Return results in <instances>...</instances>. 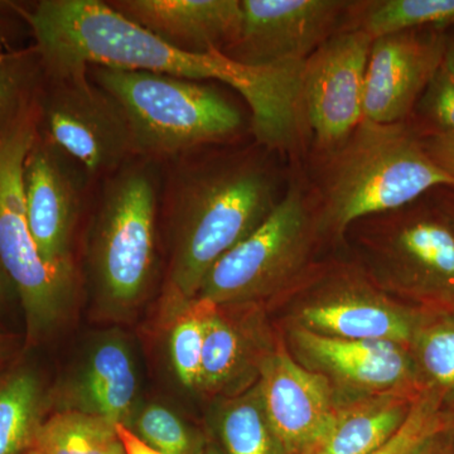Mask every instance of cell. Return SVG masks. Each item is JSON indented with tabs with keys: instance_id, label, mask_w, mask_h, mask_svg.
<instances>
[{
	"instance_id": "6da1fadb",
	"label": "cell",
	"mask_w": 454,
	"mask_h": 454,
	"mask_svg": "<svg viewBox=\"0 0 454 454\" xmlns=\"http://www.w3.org/2000/svg\"><path fill=\"white\" fill-rule=\"evenodd\" d=\"M52 76L94 66L148 71L179 79L216 80L235 89L252 110L262 145L288 148L303 129V64L250 67L219 51L184 52L169 46L100 0H43L27 16Z\"/></svg>"
},
{
	"instance_id": "7a4b0ae2",
	"label": "cell",
	"mask_w": 454,
	"mask_h": 454,
	"mask_svg": "<svg viewBox=\"0 0 454 454\" xmlns=\"http://www.w3.org/2000/svg\"><path fill=\"white\" fill-rule=\"evenodd\" d=\"M324 155L318 217L340 234L357 221L402 210L435 188L454 190L453 176L435 163L405 121H363Z\"/></svg>"
},
{
	"instance_id": "3957f363",
	"label": "cell",
	"mask_w": 454,
	"mask_h": 454,
	"mask_svg": "<svg viewBox=\"0 0 454 454\" xmlns=\"http://www.w3.org/2000/svg\"><path fill=\"white\" fill-rule=\"evenodd\" d=\"M279 200L273 175L253 158L221 160L182 179L175 193L173 291L196 298L215 262L255 231Z\"/></svg>"
},
{
	"instance_id": "277c9868",
	"label": "cell",
	"mask_w": 454,
	"mask_h": 454,
	"mask_svg": "<svg viewBox=\"0 0 454 454\" xmlns=\"http://www.w3.org/2000/svg\"><path fill=\"white\" fill-rule=\"evenodd\" d=\"M92 80L115 98L129 124L133 154L172 157L234 137L243 118L221 92L200 82L94 66Z\"/></svg>"
},
{
	"instance_id": "5b68a950",
	"label": "cell",
	"mask_w": 454,
	"mask_h": 454,
	"mask_svg": "<svg viewBox=\"0 0 454 454\" xmlns=\"http://www.w3.org/2000/svg\"><path fill=\"white\" fill-rule=\"evenodd\" d=\"M35 137V119L27 110L0 139V265L22 303L26 348L59 327L74 294V267L44 262L27 223L23 166Z\"/></svg>"
},
{
	"instance_id": "8992f818",
	"label": "cell",
	"mask_w": 454,
	"mask_h": 454,
	"mask_svg": "<svg viewBox=\"0 0 454 454\" xmlns=\"http://www.w3.org/2000/svg\"><path fill=\"white\" fill-rule=\"evenodd\" d=\"M157 199L153 173L140 166L116 173L104 191L90 260L98 294L110 309L136 306L151 283Z\"/></svg>"
},
{
	"instance_id": "52a82bcc",
	"label": "cell",
	"mask_w": 454,
	"mask_h": 454,
	"mask_svg": "<svg viewBox=\"0 0 454 454\" xmlns=\"http://www.w3.org/2000/svg\"><path fill=\"white\" fill-rule=\"evenodd\" d=\"M309 199L292 182L264 223L215 262L196 298L217 307L244 303L291 279L306 262L312 241Z\"/></svg>"
},
{
	"instance_id": "ba28073f",
	"label": "cell",
	"mask_w": 454,
	"mask_h": 454,
	"mask_svg": "<svg viewBox=\"0 0 454 454\" xmlns=\"http://www.w3.org/2000/svg\"><path fill=\"white\" fill-rule=\"evenodd\" d=\"M88 76L89 70L53 76L43 115L50 142L90 177L121 167L133 145L121 106Z\"/></svg>"
},
{
	"instance_id": "9c48e42d",
	"label": "cell",
	"mask_w": 454,
	"mask_h": 454,
	"mask_svg": "<svg viewBox=\"0 0 454 454\" xmlns=\"http://www.w3.org/2000/svg\"><path fill=\"white\" fill-rule=\"evenodd\" d=\"M372 38L340 29L304 61L301 107L321 154L342 145L364 121V85Z\"/></svg>"
},
{
	"instance_id": "30bf717a",
	"label": "cell",
	"mask_w": 454,
	"mask_h": 454,
	"mask_svg": "<svg viewBox=\"0 0 454 454\" xmlns=\"http://www.w3.org/2000/svg\"><path fill=\"white\" fill-rule=\"evenodd\" d=\"M349 3L342 0H241L238 40L223 55L262 67L301 64L342 29Z\"/></svg>"
},
{
	"instance_id": "8fae6325",
	"label": "cell",
	"mask_w": 454,
	"mask_h": 454,
	"mask_svg": "<svg viewBox=\"0 0 454 454\" xmlns=\"http://www.w3.org/2000/svg\"><path fill=\"white\" fill-rule=\"evenodd\" d=\"M447 31L413 29L372 40L364 85V121H405L443 66Z\"/></svg>"
},
{
	"instance_id": "7c38bea8",
	"label": "cell",
	"mask_w": 454,
	"mask_h": 454,
	"mask_svg": "<svg viewBox=\"0 0 454 454\" xmlns=\"http://www.w3.org/2000/svg\"><path fill=\"white\" fill-rule=\"evenodd\" d=\"M88 178L59 146L35 137L23 166L27 223L41 258L52 267H74L71 238Z\"/></svg>"
},
{
	"instance_id": "4fadbf2b",
	"label": "cell",
	"mask_w": 454,
	"mask_h": 454,
	"mask_svg": "<svg viewBox=\"0 0 454 454\" xmlns=\"http://www.w3.org/2000/svg\"><path fill=\"white\" fill-rule=\"evenodd\" d=\"M259 389L269 426L283 452H315L339 414L327 379L278 351L262 364Z\"/></svg>"
},
{
	"instance_id": "5bb4252c",
	"label": "cell",
	"mask_w": 454,
	"mask_h": 454,
	"mask_svg": "<svg viewBox=\"0 0 454 454\" xmlns=\"http://www.w3.org/2000/svg\"><path fill=\"white\" fill-rule=\"evenodd\" d=\"M394 214L397 221L381 247L391 280L454 307V231L446 214L417 202Z\"/></svg>"
},
{
	"instance_id": "9a60e30c",
	"label": "cell",
	"mask_w": 454,
	"mask_h": 454,
	"mask_svg": "<svg viewBox=\"0 0 454 454\" xmlns=\"http://www.w3.org/2000/svg\"><path fill=\"white\" fill-rule=\"evenodd\" d=\"M109 5L169 46L201 55L232 46L243 22L241 0H115Z\"/></svg>"
},
{
	"instance_id": "2e32d148",
	"label": "cell",
	"mask_w": 454,
	"mask_h": 454,
	"mask_svg": "<svg viewBox=\"0 0 454 454\" xmlns=\"http://www.w3.org/2000/svg\"><path fill=\"white\" fill-rule=\"evenodd\" d=\"M295 340L317 365L360 387H396L414 380L404 346L384 340H343L300 328Z\"/></svg>"
},
{
	"instance_id": "e0dca14e",
	"label": "cell",
	"mask_w": 454,
	"mask_h": 454,
	"mask_svg": "<svg viewBox=\"0 0 454 454\" xmlns=\"http://www.w3.org/2000/svg\"><path fill=\"white\" fill-rule=\"evenodd\" d=\"M420 319L391 304L348 292L306 307L303 328L343 340H384L409 345Z\"/></svg>"
},
{
	"instance_id": "ac0fdd59",
	"label": "cell",
	"mask_w": 454,
	"mask_h": 454,
	"mask_svg": "<svg viewBox=\"0 0 454 454\" xmlns=\"http://www.w3.org/2000/svg\"><path fill=\"white\" fill-rule=\"evenodd\" d=\"M85 413L127 427L137 395V375L127 346L106 340L92 352L80 389Z\"/></svg>"
},
{
	"instance_id": "d6986e66",
	"label": "cell",
	"mask_w": 454,
	"mask_h": 454,
	"mask_svg": "<svg viewBox=\"0 0 454 454\" xmlns=\"http://www.w3.org/2000/svg\"><path fill=\"white\" fill-rule=\"evenodd\" d=\"M46 395L40 375L27 365L0 373V454H27L44 422Z\"/></svg>"
},
{
	"instance_id": "ffe728a7",
	"label": "cell",
	"mask_w": 454,
	"mask_h": 454,
	"mask_svg": "<svg viewBox=\"0 0 454 454\" xmlns=\"http://www.w3.org/2000/svg\"><path fill=\"white\" fill-rule=\"evenodd\" d=\"M454 27V0H370L349 3L342 29H360L372 40L413 29Z\"/></svg>"
},
{
	"instance_id": "44dd1931",
	"label": "cell",
	"mask_w": 454,
	"mask_h": 454,
	"mask_svg": "<svg viewBox=\"0 0 454 454\" xmlns=\"http://www.w3.org/2000/svg\"><path fill=\"white\" fill-rule=\"evenodd\" d=\"M411 405L405 400L391 399L339 413L333 429L312 454H372L396 434Z\"/></svg>"
},
{
	"instance_id": "7402d4cb",
	"label": "cell",
	"mask_w": 454,
	"mask_h": 454,
	"mask_svg": "<svg viewBox=\"0 0 454 454\" xmlns=\"http://www.w3.org/2000/svg\"><path fill=\"white\" fill-rule=\"evenodd\" d=\"M115 424L82 411H62L42 423L32 450L37 454H118Z\"/></svg>"
},
{
	"instance_id": "603a6c76",
	"label": "cell",
	"mask_w": 454,
	"mask_h": 454,
	"mask_svg": "<svg viewBox=\"0 0 454 454\" xmlns=\"http://www.w3.org/2000/svg\"><path fill=\"white\" fill-rule=\"evenodd\" d=\"M247 345L240 331L216 307L206 321L199 389L216 393L243 372Z\"/></svg>"
},
{
	"instance_id": "cb8c5ba5",
	"label": "cell",
	"mask_w": 454,
	"mask_h": 454,
	"mask_svg": "<svg viewBox=\"0 0 454 454\" xmlns=\"http://www.w3.org/2000/svg\"><path fill=\"white\" fill-rule=\"evenodd\" d=\"M411 345L418 366L443 403L452 406L454 420V313L420 319Z\"/></svg>"
},
{
	"instance_id": "d4e9b609",
	"label": "cell",
	"mask_w": 454,
	"mask_h": 454,
	"mask_svg": "<svg viewBox=\"0 0 454 454\" xmlns=\"http://www.w3.org/2000/svg\"><path fill=\"white\" fill-rule=\"evenodd\" d=\"M220 430L229 454H286L269 426L259 387L227 406Z\"/></svg>"
},
{
	"instance_id": "484cf974",
	"label": "cell",
	"mask_w": 454,
	"mask_h": 454,
	"mask_svg": "<svg viewBox=\"0 0 454 454\" xmlns=\"http://www.w3.org/2000/svg\"><path fill=\"white\" fill-rule=\"evenodd\" d=\"M216 307L200 298L184 300V309L170 331L172 365L182 384L191 389H199L206 321Z\"/></svg>"
},
{
	"instance_id": "4316f807",
	"label": "cell",
	"mask_w": 454,
	"mask_h": 454,
	"mask_svg": "<svg viewBox=\"0 0 454 454\" xmlns=\"http://www.w3.org/2000/svg\"><path fill=\"white\" fill-rule=\"evenodd\" d=\"M443 400L428 387L411 402L405 422L396 434L372 454H413L423 443L452 428L450 415L442 411Z\"/></svg>"
},
{
	"instance_id": "83f0119b",
	"label": "cell",
	"mask_w": 454,
	"mask_h": 454,
	"mask_svg": "<svg viewBox=\"0 0 454 454\" xmlns=\"http://www.w3.org/2000/svg\"><path fill=\"white\" fill-rule=\"evenodd\" d=\"M149 448L160 454H196L184 422L166 406L143 409L130 429Z\"/></svg>"
},
{
	"instance_id": "f1b7e54d",
	"label": "cell",
	"mask_w": 454,
	"mask_h": 454,
	"mask_svg": "<svg viewBox=\"0 0 454 454\" xmlns=\"http://www.w3.org/2000/svg\"><path fill=\"white\" fill-rule=\"evenodd\" d=\"M29 80L25 56L0 52V139L27 112Z\"/></svg>"
},
{
	"instance_id": "f546056e",
	"label": "cell",
	"mask_w": 454,
	"mask_h": 454,
	"mask_svg": "<svg viewBox=\"0 0 454 454\" xmlns=\"http://www.w3.org/2000/svg\"><path fill=\"white\" fill-rule=\"evenodd\" d=\"M418 104L423 115L432 122L433 130L454 137V79L443 66Z\"/></svg>"
},
{
	"instance_id": "4dcf8cb0",
	"label": "cell",
	"mask_w": 454,
	"mask_h": 454,
	"mask_svg": "<svg viewBox=\"0 0 454 454\" xmlns=\"http://www.w3.org/2000/svg\"><path fill=\"white\" fill-rule=\"evenodd\" d=\"M419 137L430 157L454 177V137L435 130Z\"/></svg>"
},
{
	"instance_id": "1f68e13d",
	"label": "cell",
	"mask_w": 454,
	"mask_h": 454,
	"mask_svg": "<svg viewBox=\"0 0 454 454\" xmlns=\"http://www.w3.org/2000/svg\"><path fill=\"white\" fill-rule=\"evenodd\" d=\"M116 433L127 454H160L145 446L128 427L122 424H116Z\"/></svg>"
},
{
	"instance_id": "d6a6232c",
	"label": "cell",
	"mask_w": 454,
	"mask_h": 454,
	"mask_svg": "<svg viewBox=\"0 0 454 454\" xmlns=\"http://www.w3.org/2000/svg\"><path fill=\"white\" fill-rule=\"evenodd\" d=\"M17 340L11 334L0 333V370L8 365L17 351Z\"/></svg>"
},
{
	"instance_id": "836d02e7",
	"label": "cell",
	"mask_w": 454,
	"mask_h": 454,
	"mask_svg": "<svg viewBox=\"0 0 454 454\" xmlns=\"http://www.w3.org/2000/svg\"><path fill=\"white\" fill-rule=\"evenodd\" d=\"M441 435L430 438L429 441L418 448L413 454H454L453 450L447 444H444V442L441 441Z\"/></svg>"
},
{
	"instance_id": "e575fe53",
	"label": "cell",
	"mask_w": 454,
	"mask_h": 454,
	"mask_svg": "<svg viewBox=\"0 0 454 454\" xmlns=\"http://www.w3.org/2000/svg\"><path fill=\"white\" fill-rule=\"evenodd\" d=\"M443 68L454 79V35H447L446 52H444Z\"/></svg>"
},
{
	"instance_id": "d590c367",
	"label": "cell",
	"mask_w": 454,
	"mask_h": 454,
	"mask_svg": "<svg viewBox=\"0 0 454 454\" xmlns=\"http://www.w3.org/2000/svg\"><path fill=\"white\" fill-rule=\"evenodd\" d=\"M448 208H444V214H446L448 221H450V226H452L454 231V196L448 195Z\"/></svg>"
},
{
	"instance_id": "8d00e7d4",
	"label": "cell",
	"mask_w": 454,
	"mask_h": 454,
	"mask_svg": "<svg viewBox=\"0 0 454 454\" xmlns=\"http://www.w3.org/2000/svg\"><path fill=\"white\" fill-rule=\"evenodd\" d=\"M4 279H8V278L5 276L2 265H0V301H2L3 292H4Z\"/></svg>"
},
{
	"instance_id": "74e56055",
	"label": "cell",
	"mask_w": 454,
	"mask_h": 454,
	"mask_svg": "<svg viewBox=\"0 0 454 454\" xmlns=\"http://www.w3.org/2000/svg\"><path fill=\"white\" fill-rule=\"evenodd\" d=\"M196 454H220L216 448L208 446L202 448V450H197Z\"/></svg>"
},
{
	"instance_id": "f35d334b",
	"label": "cell",
	"mask_w": 454,
	"mask_h": 454,
	"mask_svg": "<svg viewBox=\"0 0 454 454\" xmlns=\"http://www.w3.org/2000/svg\"><path fill=\"white\" fill-rule=\"evenodd\" d=\"M121 444H122V443H121ZM118 454H127V453H125L124 447H122V446H121V450H119Z\"/></svg>"
},
{
	"instance_id": "ab89813d",
	"label": "cell",
	"mask_w": 454,
	"mask_h": 454,
	"mask_svg": "<svg viewBox=\"0 0 454 454\" xmlns=\"http://www.w3.org/2000/svg\"><path fill=\"white\" fill-rule=\"evenodd\" d=\"M27 454H37V453H35V450H29V452H28V453H27Z\"/></svg>"
},
{
	"instance_id": "60d3db41",
	"label": "cell",
	"mask_w": 454,
	"mask_h": 454,
	"mask_svg": "<svg viewBox=\"0 0 454 454\" xmlns=\"http://www.w3.org/2000/svg\"><path fill=\"white\" fill-rule=\"evenodd\" d=\"M452 428H454V420H453V426H452Z\"/></svg>"
}]
</instances>
